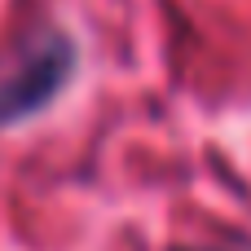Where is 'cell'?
Here are the masks:
<instances>
[{"instance_id":"cell-1","label":"cell","mask_w":251,"mask_h":251,"mask_svg":"<svg viewBox=\"0 0 251 251\" xmlns=\"http://www.w3.org/2000/svg\"><path fill=\"white\" fill-rule=\"evenodd\" d=\"M71 62L75 49L66 35H40L31 49H22L18 62L0 71V128H13L49 106L71 75Z\"/></svg>"}]
</instances>
